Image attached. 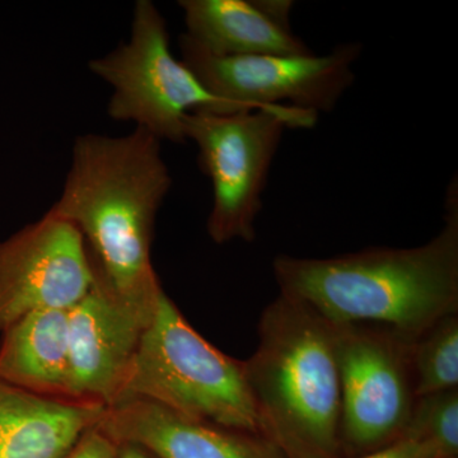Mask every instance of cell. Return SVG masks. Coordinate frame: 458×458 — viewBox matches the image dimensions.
Segmentation results:
<instances>
[{"label": "cell", "mask_w": 458, "mask_h": 458, "mask_svg": "<svg viewBox=\"0 0 458 458\" xmlns=\"http://www.w3.org/2000/svg\"><path fill=\"white\" fill-rule=\"evenodd\" d=\"M161 146L138 128L75 138L62 194L47 212L82 234L95 282L149 325L164 293L150 250L172 186Z\"/></svg>", "instance_id": "1"}, {"label": "cell", "mask_w": 458, "mask_h": 458, "mask_svg": "<svg viewBox=\"0 0 458 458\" xmlns=\"http://www.w3.org/2000/svg\"><path fill=\"white\" fill-rule=\"evenodd\" d=\"M280 293L302 301L333 325H376L415 342L458 313V182L445 200V225L417 247H370L333 258L279 255Z\"/></svg>", "instance_id": "2"}, {"label": "cell", "mask_w": 458, "mask_h": 458, "mask_svg": "<svg viewBox=\"0 0 458 458\" xmlns=\"http://www.w3.org/2000/svg\"><path fill=\"white\" fill-rule=\"evenodd\" d=\"M245 363L262 433L288 458H339L342 391L334 325L279 293L259 319Z\"/></svg>", "instance_id": "3"}, {"label": "cell", "mask_w": 458, "mask_h": 458, "mask_svg": "<svg viewBox=\"0 0 458 458\" xmlns=\"http://www.w3.org/2000/svg\"><path fill=\"white\" fill-rule=\"evenodd\" d=\"M128 399L153 401L182 417L264 436L243 360L205 340L165 292L141 336L122 401Z\"/></svg>", "instance_id": "4"}, {"label": "cell", "mask_w": 458, "mask_h": 458, "mask_svg": "<svg viewBox=\"0 0 458 458\" xmlns=\"http://www.w3.org/2000/svg\"><path fill=\"white\" fill-rule=\"evenodd\" d=\"M318 117L288 106L186 114L183 135L198 147L199 164L212 181L207 232L213 242L255 240L262 194L285 129L313 128Z\"/></svg>", "instance_id": "5"}, {"label": "cell", "mask_w": 458, "mask_h": 458, "mask_svg": "<svg viewBox=\"0 0 458 458\" xmlns=\"http://www.w3.org/2000/svg\"><path fill=\"white\" fill-rule=\"evenodd\" d=\"M89 68L113 89L108 116L161 141L185 143L183 119L190 113L234 114L172 54L167 23L150 0L135 3L129 40L90 60Z\"/></svg>", "instance_id": "6"}, {"label": "cell", "mask_w": 458, "mask_h": 458, "mask_svg": "<svg viewBox=\"0 0 458 458\" xmlns=\"http://www.w3.org/2000/svg\"><path fill=\"white\" fill-rule=\"evenodd\" d=\"M180 59L205 89L234 113L288 106L330 113L354 82L361 45H340L327 55L219 56L180 36Z\"/></svg>", "instance_id": "7"}, {"label": "cell", "mask_w": 458, "mask_h": 458, "mask_svg": "<svg viewBox=\"0 0 458 458\" xmlns=\"http://www.w3.org/2000/svg\"><path fill=\"white\" fill-rule=\"evenodd\" d=\"M334 330L342 450L369 454L408 429L417 403L410 364L412 342L376 325H334Z\"/></svg>", "instance_id": "8"}, {"label": "cell", "mask_w": 458, "mask_h": 458, "mask_svg": "<svg viewBox=\"0 0 458 458\" xmlns=\"http://www.w3.org/2000/svg\"><path fill=\"white\" fill-rule=\"evenodd\" d=\"M93 282L82 234L45 214L0 242V333L32 312L71 310Z\"/></svg>", "instance_id": "9"}, {"label": "cell", "mask_w": 458, "mask_h": 458, "mask_svg": "<svg viewBox=\"0 0 458 458\" xmlns=\"http://www.w3.org/2000/svg\"><path fill=\"white\" fill-rule=\"evenodd\" d=\"M68 318L69 399L113 408L123 399L149 324L96 282Z\"/></svg>", "instance_id": "10"}, {"label": "cell", "mask_w": 458, "mask_h": 458, "mask_svg": "<svg viewBox=\"0 0 458 458\" xmlns=\"http://www.w3.org/2000/svg\"><path fill=\"white\" fill-rule=\"evenodd\" d=\"M117 443H134L157 458H288L261 434L182 417L146 399L123 400L98 424Z\"/></svg>", "instance_id": "11"}, {"label": "cell", "mask_w": 458, "mask_h": 458, "mask_svg": "<svg viewBox=\"0 0 458 458\" xmlns=\"http://www.w3.org/2000/svg\"><path fill=\"white\" fill-rule=\"evenodd\" d=\"M106 406L53 399L0 379V458H63Z\"/></svg>", "instance_id": "12"}, {"label": "cell", "mask_w": 458, "mask_h": 458, "mask_svg": "<svg viewBox=\"0 0 458 458\" xmlns=\"http://www.w3.org/2000/svg\"><path fill=\"white\" fill-rule=\"evenodd\" d=\"M186 35L219 56L307 55L312 51L258 0H180Z\"/></svg>", "instance_id": "13"}, {"label": "cell", "mask_w": 458, "mask_h": 458, "mask_svg": "<svg viewBox=\"0 0 458 458\" xmlns=\"http://www.w3.org/2000/svg\"><path fill=\"white\" fill-rule=\"evenodd\" d=\"M69 310L30 313L0 343V379L29 393L69 399Z\"/></svg>", "instance_id": "14"}, {"label": "cell", "mask_w": 458, "mask_h": 458, "mask_svg": "<svg viewBox=\"0 0 458 458\" xmlns=\"http://www.w3.org/2000/svg\"><path fill=\"white\" fill-rule=\"evenodd\" d=\"M415 397L458 388V313L437 322L411 344Z\"/></svg>", "instance_id": "15"}, {"label": "cell", "mask_w": 458, "mask_h": 458, "mask_svg": "<svg viewBox=\"0 0 458 458\" xmlns=\"http://www.w3.org/2000/svg\"><path fill=\"white\" fill-rule=\"evenodd\" d=\"M406 432L433 443L443 458L458 454V388L420 397Z\"/></svg>", "instance_id": "16"}, {"label": "cell", "mask_w": 458, "mask_h": 458, "mask_svg": "<svg viewBox=\"0 0 458 458\" xmlns=\"http://www.w3.org/2000/svg\"><path fill=\"white\" fill-rule=\"evenodd\" d=\"M352 458H443L433 443L417 434L405 432L401 438L385 447Z\"/></svg>", "instance_id": "17"}, {"label": "cell", "mask_w": 458, "mask_h": 458, "mask_svg": "<svg viewBox=\"0 0 458 458\" xmlns=\"http://www.w3.org/2000/svg\"><path fill=\"white\" fill-rule=\"evenodd\" d=\"M120 445L96 424L81 436L63 458H117Z\"/></svg>", "instance_id": "18"}, {"label": "cell", "mask_w": 458, "mask_h": 458, "mask_svg": "<svg viewBox=\"0 0 458 458\" xmlns=\"http://www.w3.org/2000/svg\"><path fill=\"white\" fill-rule=\"evenodd\" d=\"M119 457L117 458H157L152 452L134 443H119Z\"/></svg>", "instance_id": "19"}, {"label": "cell", "mask_w": 458, "mask_h": 458, "mask_svg": "<svg viewBox=\"0 0 458 458\" xmlns=\"http://www.w3.org/2000/svg\"><path fill=\"white\" fill-rule=\"evenodd\" d=\"M450 458H457V457H450Z\"/></svg>", "instance_id": "20"}]
</instances>
